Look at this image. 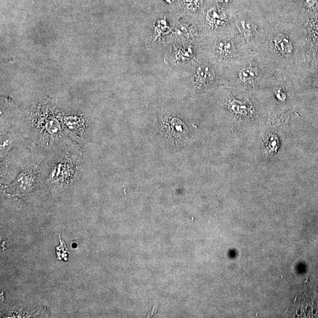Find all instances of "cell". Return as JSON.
<instances>
[{
  "mask_svg": "<svg viewBox=\"0 0 318 318\" xmlns=\"http://www.w3.org/2000/svg\"><path fill=\"white\" fill-rule=\"evenodd\" d=\"M275 46L279 51L284 54H290L292 51V45L288 38L279 35L275 40Z\"/></svg>",
  "mask_w": 318,
  "mask_h": 318,
  "instance_id": "1",
  "label": "cell"
},
{
  "mask_svg": "<svg viewBox=\"0 0 318 318\" xmlns=\"http://www.w3.org/2000/svg\"><path fill=\"white\" fill-rule=\"evenodd\" d=\"M213 73L208 68H199L197 71L196 83L203 85L213 79Z\"/></svg>",
  "mask_w": 318,
  "mask_h": 318,
  "instance_id": "2",
  "label": "cell"
},
{
  "mask_svg": "<svg viewBox=\"0 0 318 318\" xmlns=\"http://www.w3.org/2000/svg\"><path fill=\"white\" fill-rule=\"evenodd\" d=\"M258 72L256 69L253 68H247L242 70L240 72V79L243 82H248L255 79L257 77Z\"/></svg>",
  "mask_w": 318,
  "mask_h": 318,
  "instance_id": "3",
  "label": "cell"
},
{
  "mask_svg": "<svg viewBox=\"0 0 318 318\" xmlns=\"http://www.w3.org/2000/svg\"><path fill=\"white\" fill-rule=\"evenodd\" d=\"M240 25L242 27V32L245 33V35H250L255 29V27L253 24L247 21H242L240 23Z\"/></svg>",
  "mask_w": 318,
  "mask_h": 318,
  "instance_id": "4",
  "label": "cell"
},
{
  "mask_svg": "<svg viewBox=\"0 0 318 318\" xmlns=\"http://www.w3.org/2000/svg\"><path fill=\"white\" fill-rule=\"evenodd\" d=\"M219 51L222 53H228L231 52L232 49V45L230 42H227L225 43H220L219 46Z\"/></svg>",
  "mask_w": 318,
  "mask_h": 318,
  "instance_id": "5",
  "label": "cell"
},
{
  "mask_svg": "<svg viewBox=\"0 0 318 318\" xmlns=\"http://www.w3.org/2000/svg\"><path fill=\"white\" fill-rule=\"evenodd\" d=\"M304 6L307 8H311L316 5L317 0H302Z\"/></svg>",
  "mask_w": 318,
  "mask_h": 318,
  "instance_id": "6",
  "label": "cell"
}]
</instances>
